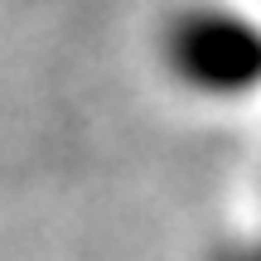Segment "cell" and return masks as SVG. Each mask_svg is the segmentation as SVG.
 Listing matches in <instances>:
<instances>
[{
	"label": "cell",
	"instance_id": "1",
	"mask_svg": "<svg viewBox=\"0 0 261 261\" xmlns=\"http://www.w3.org/2000/svg\"><path fill=\"white\" fill-rule=\"evenodd\" d=\"M165 68L198 97H242L261 83V29L237 10L189 5L165 24Z\"/></svg>",
	"mask_w": 261,
	"mask_h": 261
}]
</instances>
